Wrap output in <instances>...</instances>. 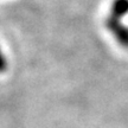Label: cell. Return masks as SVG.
<instances>
[{
	"label": "cell",
	"mask_w": 128,
	"mask_h": 128,
	"mask_svg": "<svg viewBox=\"0 0 128 128\" xmlns=\"http://www.w3.org/2000/svg\"><path fill=\"white\" fill-rule=\"evenodd\" d=\"M126 16H128V0H113L104 19V26L115 42L128 50V25L124 23Z\"/></svg>",
	"instance_id": "obj_1"
},
{
	"label": "cell",
	"mask_w": 128,
	"mask_h": 128,
	"mask_svg": "<svg viewBox=\"0 0 128 128\" xmlns=\"http://www.w3.org/2000/svg\"><path fill=\"white\" fill-rule=\"evenodd\" d=\"M8 69V60L0 46V74H5Z\"/></svg>",
	"instance_id": "obj_2"
}]
</instances>
